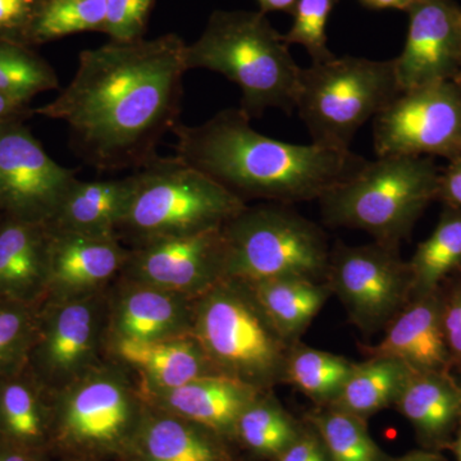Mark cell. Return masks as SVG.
Instances as JSON below:
<instances>
[{
	"mask_svg": "<svg viewBox=\"0 0 461 461\" xmlns=\"http://www.w3.org/2000/svg\"><path fill=\"white\" fill-rule=\"evenodd\" d=\"M30 113H32V111H30L29 103L8 98V96L0 94V122L14 120L23 121V118H26Z\"/></svg>",
	"mask_w": 461,
	"mask_h": 461,
	"instance_id": "41",
	"label": "cell"
},
{
	"mask_svg": "<svg viewBox=\"0 0 461 461\" xmlns=\"http://www.w3.org/2000/svg\"><path fill=\"white\" fill-rule=\"evenodd\" d=\"M0 461H39L35 451L8 441L0 439Z\"/></svg>",
	"mask_w": 461,
	"mask_h": 461,
	"instance_id": "42",
	"label": "cell"
},
{
	"mask_svg": "<svg viewBox=\"0 0 461 461\" xmlns=\"http://www.w3.org/2000/svg\"><path fill=\"white\" fill-rule=\"evenodd\" d=\"M357 364L341 355L296 342L288 354L285 384L321 406L330 405L344 390Z\"/></svg>",
	"mask_w": 461,
	"mask_h": 461,
	"instance_id": "28",
	"label": "cell"
},
{
	"mask_svg": "<svg viewBox=\"0 0 461 461\" xmlns=\"http://www.w3.org/2000/svg\"><path fill=\"white\" fill-rule=\"evenodd\" d=\"M226 278L326 281L330 250L323 230L285 204L245 206L222 227Z\"/></svg>",
	"mask_w": 461,
	"mask_h": 461,
	"instance_id": "8",
	"label": "cell"
},
{
	"mask_svg": "<svg viewBox=\"0 0 461 461\" xmlns=\"http://www.w3.org/2000/svg\"><path fill=\"white\" fill-rule=\"evenodd\" d=\"M373 138L378 157H460V81L400 94L373 118Z\"/></svg>",
	"mask_w": 461,
	"mask_h": 461,
	"instance_id": "12",
	"label": "cell"
},
{
	"mask_svg": "<svg viewBox=\"0 0 461 461\" xmlns=\"http://www.w3.org/2000/svg\"><path fill=\"white\" fill-rule=\"evenodd\" d=\"M59 80L53 67L27 45L0 41V94L30 103L33 96L56 90Z\"/></svg>",
	"mask_w": 461,
	"mask_h": 461,
	"instance_id": "31",
	"label": "cell"
},
{
	"mask_svg": "<svg viewBox=\"0 0 461 461\" xmlns=\"http://www.w3.org/2000/svg\"><path fill=\"white\" fill-rule=\"evenodd\" d=\"M311 423L323 439L330 461H384L362 418L327 405L315 412Z\"/></svg>",
	"mask_w": 461,
	"mask_h": 461,
	"instance_id": "32",
	"label": "cell"
},
{
	"mask_svg": "<svg viewBox=\"0 0 461 461\" xmlns=\"http://www.w3.org/2000/svg\"><path fill=\"white\" fill-rule=\"evenodd\" d=\"M326 282L339 297L351 323L366 335L386 329L412 299L409 264L399 248L381 244L330 251Z\"/></svg>",
	"mask_w": 461,
	"mask_h": 461,
	"instance_id": "11",
	"label": "cell"
},
{
	"mask_svg": "<svg viewBox=\"0 0 461 461\" xmlns=\"http://www.w3.org/2000/svg\"><path fill=\"white\" fill-rule=\"evenodd\" d=\"M260 12L267 14L268 12H285L293 14L296 7L297 0H258Z\"/></svg>",
	"mask_w": 461,
	"mask_h": 461,
	"instance_id": "44",
	"label": "cell"
},
{
	"mask_svg": "<svg viewBox=\"0 0 461 461\" xmlns=\"http://www.w3.org/2000/svg\"><path fill=\"white\" fill-rule=\"evenodd\" d=\"M406 14L405 47L393 59L402 93L444 81H460V5L454 0H420Z\"/></svg>",
	"mask_w": 461,
	"mask_h": 461,
	"instance_id": "15",
	"label": "cell"
},
{
	"mask_svg": "<svg viewBox=\"0 0 461 461\" xmlns=\"http://www.w3.org/2000/svg\"><path fill=\"white\" fill-rule=\"evenodd\" d=\"M147 402L129 369L105 359L74 384L51 393V432L77 453H122Z\"/></svg>",
	"mask_w": 461,
	"mask_h": 461,
	"instance_id": "9",
	"label": "cell"
},
{
	"mask_svg": "<svg viewBox=\"0 0 461 461\" xmlns=\"http://www.w3.org/2000/svg\"><path fill=\"white\" fill-rule=\"evenodd\" d=\"M455 454H456L457 461H461V430L457 436L456 442H455Z\"/></svg>",
	"mask_w": 461,
	"mask_h": 461,
	"instance_id": "46",
	"label": "cell"
},
{
	"mask_svg": "<svg viewBox=\"0 0 461 461\" xmlns=\"http://www.w3.org/2000/svg\"><path fill=\"white\" fill-rule=\"evenodd\" d=\"M400 94L393 59L335 57L302 68L295 109L313 144L348 151L360 127Z\"/></svg>",
	"mask_w": 461,
	"mask_h": 461,
	"instance_id": "7",
	"label": "cell"
},
{
	"mask_svg": "<svg viewBox=\"0 0 461 461\" xmlns=\"http://www.w3.org/2000/svg\"><path fill=\"white\" fill-rule=\"evenodd\" d=\"M107 357L129 369L141 391L169 390L220 375L194 335L151 342H108Z\"/></svg>",
	"mask_w": 461,
	"mask_h": 461,
	"instance_id": "20",
	"label": "cell"
},
{
	"mask_svg": "<svg viewBox=\"0 0 461 461\" xmlns=\"http://www.w3.org/2000/svg\"><path fill=\"white\" fill-rule=\"evenodd\" d=\"M130 248L120 277L199 297L226 280V241L222 227L142 242Z\"/></svg>",
	"mask_w": 461,
	"mask_h": 461,
	"instance_id": "14",
	"label": "cell"
},
{
	"mask_svg": "<svg viewBox=\"0 0 461 461\" xmlns=\"http://www.w3.org/2000/svg\"><path fill=\"white\" fill-rule=\"evenodd\" d=\"M263 393L238 379L212 375L169 390L141 391V395L150 405L229 439L242 412Z\"/></svg>",
	"mask_w": 461,
	"mask_h": 461,
	"instance_id": "18",
	"label": "cell"
},
{
	"mask_svg": "<svg viewBox=\"0 0 461 461\" xmlns=\"http://www.w3.org/2000/svg\"><path fill=\"white\" fill-rule=\"evenodd\" d=\"M187 71L208 69L241 90V108L253 120L269 108L291 113L300 68L277 30L262 12L215 11L185 54Z\"/></svg>",
	"mask_w": 461,
	"mask_h": 461,
	"instance_id": "3",
	"label": "cell"
},
{
	"mask_svg": "<svg viewBox=\"0 0 461 461\" xmlns=\"http://www.w3.org/2000/svg\"><path fill=\"white\" fill-rule=\"evenodd\" d=\"M132 195L130 176L118 180L80 181L72 185L50 223L53 230L118 238Z\"/></svg>",
	"mask_w": 461,
	"mask_h": 461,
	"instance_id": "23",
	"label": "cell"
},
{
	"mask_svg": "<svg viewBox=\"0 0 461 461\" xmlns=\"http://www.w3.org/2000/svg\"><path fill=\"white\" fill-rule=\"evenodd\" d=\"M339 0H297L294 9V23L290 32L284 35L287 45L304 47L312 63L327 62L335 54L327 47L326 29L330 14Z\"/></svg>",
	"mask_w": 461,
	"mask_h": 461,
	"instance_id": "35",
	"label": "cell"
},
{
	"mask_svg": "<svg viewBox=\"0 0 461 461\" xmlns=\"http://www.w3.org/2000/svg\"><path fill=\"white\" fill-rule=\"evenodd\" d=\"M195 299L118 277L108 290V342L193 335Z\"/></svg>",
	"mask_w": 461,
	"mask_h": 461,
	"instance_id": "16",
	"label": "cell"
},
{
	"mask_svg": "<svg viewBox=\"0 0 461 461\" xmlns=\"http://www.w3.org/2000/svg\"><path fill=\"white\" fill-rule=\"evenodd\" d=\"M460 83H461V75H460Z\"/></svg>",
	"mask_w": 461,
	"mask_h": 461,
	"instance_id": "49",
	"label": "cell"
},
{
	"mask_svg": "<svg viewBox=\"0 0 461 461\" xmlns=\"http://www.w3.org/2000/svg\"><path fill=\"white\" fill-rule=\"evenodd\" d=\"M248 285L276 329L290 344L299 342L300 336L332 296L326 281L280 278Z\"/></svg>",
	"mask_w": 461,
	"mask_h": 461,
	"instance_id": "26",
	"label": "cell"
},
{
	"mask_svg": "<svg viewBox=\"0 0 461 461\" xmlns=\"http://www.w3.org/2000/svg\"><path fill=\"white\" fill-rule=\"evenodd\" d=\"M50 229L47 296L71 299L108 290L120 277L130 248L118 238Z\"/></svg>",
	"mask_w": 461,
	"mask_h": 461,
	"instance_id": "17",
	"label": "cell"
},
{
	"mask_svg": "<svg viewBox=\"0 0 461 461\" xmlns=\"http://www.w3.org/2000/svg\"><path fill=\"white\" fill-rule=\"evenodd\" d=\"M76 181L74 169L51 159L23 121L0 122L3 215L50 224Z\"/></svg>",
	"mask_w": 461,
	"mask_h": 461,
	"instance_id": "13",
	"label": "cell"
},
{
	"mask_svg": "<svg viewBox=\"0 0 461 461\" xmlns=\"http://www.w3.org/2000/svg\"><path fill=\"white\" fill-rule=\"evenodd\" d=\"M193 335L215 371L260 391L285 384L290 344L247 282L226 278L195 299Z\"/></svg>",
	"mask_w": 461,
	"mask_h": 461,
	"instance_id": "4",
	"label": "cell"
},
{
	"mask_svg": "<svg viewBox=\"0 0 461 461\" xmlns=\"http://www.w3.org/2000/svg\"><path fill=\"white\" fill-rule=\"evenodd\" d=\"M250 121L241 108H229L196 126L180 122L172 131L176 156L245 204L320 200L366 163L351 150L275 140L256 131Z\"/></svg>",
	"mask_w": 461,
	"mask_h": 461,
	"instance_id": "2",
	"label": "cell"
},
{
	"mask_svg": "<svg viewBox=\"0 0 461 461\" xmlns=\"http://www.w3.org/2000/svg\"><path fill=\"white\" fill-rule=\"evenodd\" d=\"M414 372L402 360L369 357L366 362L357 364L344 390L330 406L366 420L395 405Z\"/></svg>",
	"mask_w": 461,
	"mask_h": 461,
	"instance_id": "27",
	"label": "cell"
},
{
	"mask_svg": "<svg viewBox=\"0 0 461 461\" xmlns=\"http://www.w3.org/2000/svg\"><path fill=\"white\" fill-rule=\"evenodd\" d=\"M50 240V224L0 217V300L44 302Z\"/></svg>",
	"mask_w": 461,
	"mask_h": 461,
	"instance_id": "21",
	"label": "cell"
},
{
	"mask_svg": "<svg viewBox=\"0 0 461 461\" xmlns=\"http://www.w3.org/2000/svg\"><path fill=\"white\" fill-rule=\"evenodd\" d=\"M393 406L423 441L442 444L461 423V386L450 372H414Z\"/></svg>",
	"mask_w": 461,
	"mask_h": 461,
	"instance_id": "24",
	"label": "cell"
},
{
	"mask_svg": "<svg viewBox=\"0 0 461 461\" xmlns=\"http://www.w3.org/2000/svg\"><path fill=\"white\" fill-rule=\"evenodd\" d=\"M108 290L41 303L26 368L50 395L107 359Z\"/></svg>",
	"mask_w": 461,
	"mask_h": 461,
	"instance_id": "10",
	"label": "cell"
},
{
	"mask_svg": "<svg viewBox=\"0 0 461 461\" xmlns=\"http://www.w3.org/2000/svg\"><path fill=\"white\" fill-rule=\"evenodd\" d=\"M439 173L426 157H378L357 175L321 196L330 226L371 233L375 241L399 248L432 200Z\"/></svg>",
	"mask_w": 461,
	"mask_h": 461,
	"instance_id": "6",
	"label": "cell"
},
{
	"mask_svg": "<svg viewBox=\"0 0 461 461\" xmlns=\"http://www.w3.org/2000/svg\"><path fill=\"white\" fill-rule=\"evenodd\" d=\"M41 304L0 300V377L26 368Z\"/></svg>",
	"mask_w": 461,
	"mask_h": 461,
	"instance_id": "34",
	"label": "cell"
},
{
	"mask_svg": "<svg viewBox=\"0 0 461 461\" xmlns=\"http://www.w3.org/2000/svg\"><path fill=\"white\" fill-rule=\"evenodd\" d=\"M217 433L147 402L124 455L130 461H230Z\"/></svg>",
	"mask_w": 461,
	"mask_h": 461,
	"instance_id": "22",
	"label": "cell"
},
{
	"mask_svg": "<svg viewBox=\"0 0 461 461\" xmlns=\"http://www.w3.org/2000/svg\"><path fill=\"white\" fill-rule=\"evenodd\" d=\"M448 208L461 211V156L450 160L445 172L439 173L438 196Z\"/></svg>",
	"mask_w": 461,
	"mask_h": 461,
	"instance_id": "40",
	"label": "cell"
},
{
	"mask_svg": "<svg viewBox=\"0 0 461 461\" xmlns=\"http://www.w3.org/2000/svg\"><path fill=\"white\" fill-rule=\"evenodd\" d=\"M409 264L412 297L436 293L439 284L461 267V211L447 208Z\"/></svg>",
	"mask_w": 461,
	"mask_h": 461,
	"instance_id": "29",
	"label": "cell"
},
{
	"mask_svg": "<svg viewBox=\"0 0 461 461\" xmlns=\"http://www.w3.org/2000/svg\"><path fill=\"white\" fill-rule=\"evenodd\" d=\"M442 326L451 362L461 366V286L442 300Z\"/></svg>",
	"mask_w": 461,
	"mask_h": 461,
	"instance_id": "38",
	"label": "cell"
},
{
	"mask_svg": "<svg viewBox=\"0 0 461 461\" xmlns=\"http://www.w3.org/2000/svg\"><path fill=\"white\" fill-rule=\"evenodd\" d=\"M302 429L273 391H266L242 412L233 438L257 456L275 460L295 441Z\"/></svg>",
	"mask_w": 461,
	"mask_h": 461,
	"instance_id": "30",
	"label": "cell"
},
{
	"mask_svg": "<svg viewBox=\"0 0 461 461\" xmlns=\"http://www.w3.org/2000/svg\"><path fill=\"white\" fill-rule=\"evenodd\" d=\"M107 16L104 29L111 41H131L141 39L154 0H105Z\"/></svg>",
	"mask_w": 461,
	"mask_h": 461,
	"instance_id": "36",
	"label": "cell"
},
{
	"mask_svg": "<svg viewBox=\"0 0 461 461\" xmlns=\"http://www.w3.org/2000/svg\"><path fill=\"white\" fill-rule=\"evenodd\" d=\"M107 16L105 0H47L33 29L32 44L72 33L102 32Z\"/></svg>",
	"mask_w": 461,
	"mask_h": 461,
	"instance_id": "33",
	"label": "cell"
},
{
	"mask_svg": "<svg viewBox=\"0 0 461 461\" xmlns=\"http://www.w3.org/2000/svg\"><path fill=\"white\" fill-rule=\"evenodd\" d=\"M51 432V395L27 368L0 377V436L33 448Z\"/></svg>",
	"mask_w": 461,
	"mask_h": 461,
	"instance_id": "25",
	"label": "cell"
},
{
	"mask_svg": "<svg viewBox=\"0 0 461 461\" xmlns=\"http://www.w3.org/2000/svg\"><path fill=\"white\" fill-rule=\"evenodd\" d=\"M363 7L372 9V11H388V9H396V11L408 12L412 5H417L420 0H357Z\"/></svg>",
	"mask_w": 461,
	"mask_h": 461,
	"instance_id": "43",
	"label": "cell"
},
{
	"mask_svg": "<svg viewBox=\"0 0 461 461\" xmlns=\"http://www.w3.org/2000/svg\"><path fill=\"white\" fill-rule=\"evenodd\" d=\"M393 461H446L441 455L435 453H424V451H420V453H411L405 455V456L400 457V459H396Z\"/></svg>",
	"mask_w": 461,
	"mask_h": 461,
	"instance_id": "45",
	"label": "cell"
},
{
	"mask_svg": "<svg viewBox=\"0 0 461 461\" xmlns=\"http://www.w3.org/2000/svg\"><path fill=\"white\" fill-rule=\"evenodd\" d=\"M47 0H0V41L32 45L33 29Z\"/></svg>",
	"mask_w": 461,
	"mask_h": 461,
	"instance_id": "37",
	"label": "cell"
},
{
	"mask_svg": "<svg viewBox=\"0 0 461 461\" xmlns=\"http://www.w3.org/2000/svg\"><path fill=\"white\" fill-rule=\"evenodd\" d=\"M130 177L132 195L120 229L130 247L221 229L248 205L177 156L154 157Z\"/></svg>",
	"mask_w": 461,
	"mask_h": 461,
	"instance_id": "5",
	"label": "cell"
},
{
	"mask_svg": "<svg viewBox=\"0 0 461 461\" xmlns=\"http://www.w3.org/2000/svg\"><path fill=\"white\" fill-rule=\"evenodd\" d=\"M369 357L402 360L415 372H450L453 362L442 326L438 293L412 297L386 327L379 344L366 348Z\"/></svg>",
	"mask_w": 461,
	"mask_h": 461,
	"instance_id": "19",
	"label": "cell"
},
{
	"mask_svg": "<svg viewBox=\"0 0 461 461\" xmlns=\"http://www.w3.org/2000/svg\"><path fill=\"white\" fill-rule=\"evenodd\" d=\"M456 381H457V384H459L461 386V366H460V369H459V375H457Z\"/></svg>",
	"mask_w": 461,
	"mask_h": 461,
	"instance_id": "48",
	"label": "cell"
},
{
	"mask_svg": "<svg viewBox=\"0 0 461 461\" xmlns=\"http://www.w3.org/2000/svg\"><path fill=\"white\" fill-rule=\"evenodd\" d=\"M186 47L177 33H166L84 50L71 83L35 113L62 121L86 165L135 171L181 122Z\"/></svg>",
	"mask_w": 461,
	"mask_h": 461,
	"instance_id": "1",
	"label": "cell"
},
{
	"mask_svg": "<svg viewBox=\"0 0 461 461\" xmlns=\"http://www.w3.org/2000/svg\"><path fill=\"white\" fill-rule=\"evenodd\" d=\"M275 461H330L329 451L323 439L315 429H303L295 441L284 453L278 455Z\"/></svg>",
	"mask_w": 461,
	"mask_h": 461,
	"instance_id": "39",
	"label": "cell"
},
{
	"mask_svg": "<svg viewBox=\"0 0 461 461\" xmlns=\"http://www.w3.org/2000/svg\"><path fill=\"white\" fill-rule=\"evenodd\" d=\"M0 217H3V191H2V185H0Z\"/></svg>",
	"mask_w": 461,
	"mask_h": 461,
	"instance_id": "47",
	"label": "cell"
}]
</instances>
